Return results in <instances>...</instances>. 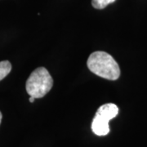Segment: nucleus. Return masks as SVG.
I'll return each instance as SVG.
<instances>
[{
	"label": "nucleus",
	"instance_id": "nucleus-1",
	"mask_svg": "<svg viewBox=\"0 0 147 147\" xmlns=\"http://www.w3.org/2000/svg\"><path fill=\"white\" fill-rule=\"evenodd\" d=\"M88 67L92 73L101 78L116 80L120 76V69L116 61L105 52H95L89 56Z\"/></svg>",
	"mask_w": 147,
	"mask_h": 147
},
{
	"label": "nucleus",
	"instance_id": "nucleus-2",
	"mask_svg": "<svg viewBox=\"0 0 147 147\" xmlns=\"http://www.w3.org/2000/svg\"><path fill=\"white\" fill-rule=\"evenodd\" d=\"M53 80L47 69L38 67L28 78L26 84L27 93L34 98H42L52 89Z\"/></svg>",
	"mask_w": 147,
	"mask_h": 147
},
{
	"label": "nucleus",
	"instance_id": "nucleus-3",
	"mask_svg": "<svg viewBox=\"0 0 147 147\" xmlns=\"http://www.w3.org/2000/svg\"><path fill=\"white\" fill-rule=\"evenodd\" d=\"M118 113H119L118 106L113 103H108L100 106L96 111L95 117L100 120L109 123L110 120L117 116Z\"/></svg>",
	"mask_w": 147,
	"mask_h": 147
},
{
	"label": "nucleus",
	"instance_id": "nucleus-4",
	"mask_svg": "<svg viewBox=\"0 0 147 147\" xmlns=\"http://www.w3.org/2000/svg\"><path fill=\"white\" fill-rule=\"evenodd\" d=\"M92 130L97 136H105L110 132L109 123L94 117L92 123Z\"/></svg>",
	"mask_w": 147,
	"mask_h": 147
},
{
	"label": "nucleus",
	"instance_id": "nucleus-5",
	"mask_svg": "<svg viewBox=\"0 0 147 147\" xmlns=\"http://www.w3.org/2000/svg\"><path fill=\"white\" fill-rule=\"evenodd\" d=\"M11 70V65L8 61H0V81L5 78Z\"/></svg>",
	"mask_w": 147,
	"mask_h": 147
},
{
	"label": "nucleus",
	"instance_id": "nucleus-6",
	"mask_svg": "<svg viewBox=\"0 0 147 147\" xmlns=\"http://www.w3.org/2000/svg\"><path fill=\"white\" fill-rule=\"evenodd\" d=\"M115 0H92V7L96 9H103L106 6L113 3Z\"/></svg>",
	"mask_w": 147,
	"mask_h": 147
},
{
	"label": "nucleus",
	"instance_id": "nucleus-7",
	"mask_svg": "<svg viewBox=\"0 0 147 147\" xmlns=\"http://www.w3.org/2000/svg\"><path fill=\"white\" fill-rule=\"evenodd\" d=\"M36 98H34V96H30V102H31V103H33L34 101V100H35Z\"/></svg>",
	"mask_w": 147,
	"mask_h": 147
},
{
	"label": "nucleus",
	"instance_id": "nucleus-8",
	"mask_svg": "<svg viewBox=\"0 0 147 147\" xmlns=\"http://www.w3.org/2000/svg\"><path fill=\"white\" fill-rule=\"evenodd\" d=\"M2 118H3V115H2V113L0 111V123H1V121H2Z\"/></svg>",
	"mask_w": 147,
	"mask_h": 147
}]
</instances>
